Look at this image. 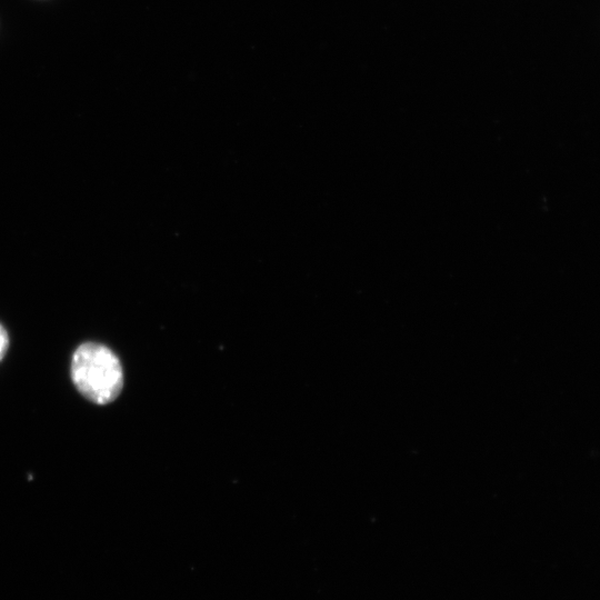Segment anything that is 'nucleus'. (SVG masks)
<instances>
[{
    "instance_id": "obj_1",
    "label": "nucleus",
    "mask_w": 600,
    "mask_h": 600,
    "mask_svg": "<svg viewBox=\"0 0 600 600\" xmlns=\"http://www.w3.org/2000/svg\"><path fill=\"white\" fill-rule=\"evenodd\" d=\"M71 379L79 392L97 404L110 403L123 387L119 359L109 348L94 342L83 343L74 351Z\"/></svg>"
},
{
    "instance_id": "obj_2",
    "label": "nucleus",
    "mask_w": 600,
    "mask_h": 600,
    "mask_svg": "<svg viewBox=\"0 0 600 600\" xmlns=\"http://www.w3.org/2000/svg\"><path fill=\"white\" fill-rule=\"evenodd\" d=\"M9 346V338L4 328L0 324V361L3 359Z\"/></svg>"
}]
</instances>
